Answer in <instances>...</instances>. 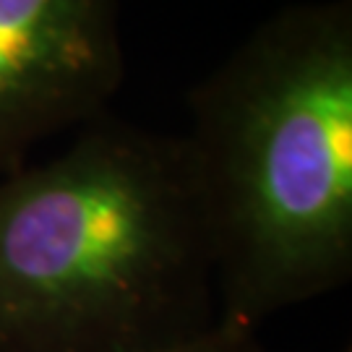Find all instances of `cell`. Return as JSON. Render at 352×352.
I'll use <instances>...</instances> for the list:
<instances>
[{"label":"cell","instance_id":"obj_1","mask_svg":"<svg viewBox=\"0 0 352 352\" xmlns=\"http://www.w3.org/2000/svg\"><path fill=\"white\" fill-rule=\"evenodd\" d=\"M219 316L256 327L352 277V0L266 16L188 91Z\"/></svg>","mask_w":352,"mask_h":352},{"label":"cell","instance_id":"obj_2","mask_svg":"<svg viewBox=\"0 0 352 352\" xmlns=\"http://www.w3.org/2000/svg\"><path fill=\"white\" fill-rule=\"evenodd\" d=\"M219 316L180 133L107 113L0 173V352H146Z\"/></svg>","mask_w":352,"mask_h":352},{"label":"cell","instance_id":"obj_3","mask_svg":"<svg viewBox=\"0 0 352 352\" xmlns=\"http://www.w3.org/2000/svg\"><path fill=\"white\" fill-rule=\"evenodd\" d=\"M118 0H0V173L107 113L123 84Z\"/></svg>","mask_w":352,"mask_h":352},{"label":"cell","instance_id":"obj_4","mask_svg":"<svg viewBox=\"0 0 352 352\" xmlns=\"http://www.w3.org/2000/svg\"><path fill=\"white\" fill-rule=\"evenodd\" d=\"M146 352H266V347L258 342L256 327L227 316H217L201 331Z\"/></svg>","mask_w":352,"mask_h":352}]
</instances>
